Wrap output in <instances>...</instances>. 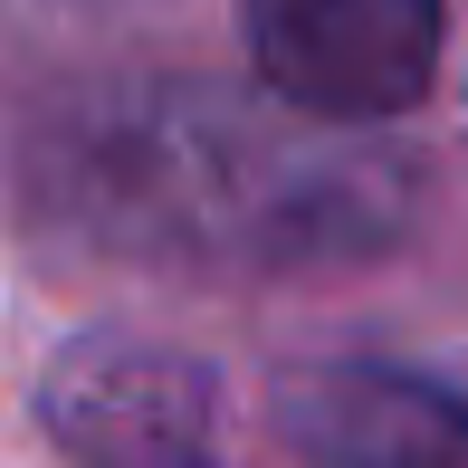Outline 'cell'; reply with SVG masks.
Instances as JSON below:
<instances>
[{
	"instance_id": "cell-1",
	"label": "cell",
	"mask_w": 468,
	"mask_h": 468,
	"mask_svg": "<svg viewBox=\"0 0 468 468\" xmlns=\"http://www.w3.org/2000/svg\"><path fill=\"white\" fill-rule=\"evenodd\" d=\"M239 19L259 77L325 124L401 115L440 68V0H239Z\"/></svg>"
},
{
	"instance_id": "cell-2",
	"label": "cell",
	"mask_w": 468,
	"mask_h": 468,
	"mask_svg": "<svg viewBox=\"0 0 468 468\" xmlns=\"http://www.w3.org/2000/svg\"><path fill=\"white\" fill-rule=\"evenodd\" d=\"M287 440L315 468H468V401L382 364H325L287 382Z\"/></svg>"
},
{
	"instance_id": "cell-3",
	"label": "cell",
	"mask_w": 468,
	"mask_h": 468,
	"mask_svg": "<svg viewBox=\"0 0 468 468\" xmlns=\"http://www.w3.org/2000/svg\"><path fill=\"white\" fill-rule=\"evenodd\" d=\"M58 431L115 468H182V450L201 440V382L173 354L96 345L58 373Z\"/></svg>"
}]
</instances>
